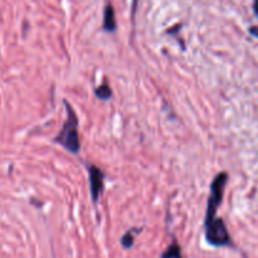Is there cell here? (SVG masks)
I'll return each mask as SVG.
<instances>
[{
  "label": "cell",
  "instance_id": "obj_6",
  "mask_svg": "<svg viewBox=\"0 0 258 258\" xmlns=\"http://www.w3.org/2000/svg\"><path fill=\"white\" fill-rule=\"evenodd\" d=\"M139 233H140V229L138 228L130 229V231L126 232V233L123 234L122 238H121V244H122L123 248L125 249L131 248L134 244V241H135V236Z\"/></svg>",
  "mask_w": 258,
  "mask_h": 258
},
{
  "label": "cell",
  "instance_id": "obj_2",
  "mask_svg": "<svg viewBox=\"0 0 258 258\" xmlns=\"http://www.w3.org/2000/svg\"><path fill=\"white\" fill-rule=\"evenodd\" d=\"M227 181H228V174L227 173H219L214 178V180L212 181L211 194H209L208 204H207L206 222H204V224L211 223L213 219H216L217 209L222 204V199H223L224 188L227 185Z\"/></svg>",
  "mask_w": 258,
  "mask_h": 258
},
{
  "label": "cell",
  "instance_id": "obj_5",
  "mask_svg": "<svg viewBox=\"0 0 258 258\" xmlns=\"http://www.w3.org/2000/svg\"><path fill=\"white\" fill-rule=\"evenodd\" d=\"M117 24H116L115 19V10H113L112 5L107 4L105 7V12H103V29L106 32H115Z\"/></svg>",
  "mask_w": 258,
  "mask_h": 258
},
{
  "label": "cell",
  "instance_id": "obj_8",
  "mask_svg": "<svg viewBox=\"0 0 258 258\" xmlns=\"http://www.w3.org/2000/svg\"><path fill=\"white\" fill-rule=\"evenodd\" d=\"M96 96L101 100H110L111 96H112V91H111V87L108 83H103V85L98 86L95 91Z\"/></svg>",
  "mask_w": 258,
  "mask_h": 258
},
{
  "label": "cell",
  "instance_id": "obj_4",
  "mask_svg": "<svg viewBox=\"0 0 258 258\" xmlns=\"http://www.w3.org/2000/svg\"><path fill=\"white\" fill-rule=\"evenodd\" d=\"M88 176H90L91 198L96 203L103 191V173L97 166L90 165V168H88Z\"/></svg>",
  "mask_w": 258,
  "mask_h": 258
},
{
  "label": "cell",
  "instance_id": "obj_7",
  "mask_svg": "<svg viewBox=\"0 0 258 258\" xmlns=\"http://www.w3.org/2000/svg\"><path fill=\"white\" fill-rule=\"evenodd\" d=\"M161 258H183V256H181V248L178 244V242L174 241L166 248V251L161 254Z\"/></svg>",
  "mask_w": 258,
  "mask_h": 258
},
{
  "label": "cell",
  "instance_id": "obj_3",
  "mask_svg": "<svg viewBox=\"0 0 258 258\" xmlns=\"http://www.w3.org/2000/svg\"><path fill=\"white\" fill-rule=\"evenodd\" d=\"M206 226V239L214 247H224L231 243V236L223 219L216 218Z\"/></svg>",
  "mask_w": 258,
  "mask_h": 258
},
{
  "label": "cell",
  "instance_id": "obj_9",
  "mask_svg": "<svg viewBox=\"0 0 258 258\" xmlns=\"http://www.w3.org/2000/svg\"><path fill=\"white\" fill-rule=\"evenodd\" d=\"M248 30H249V34L253 35V37L258 38V27H256V25H254V27H251V28H249Z\"/></svg>",
  "mask_w": 258,
  "mask_h": 258
},
{
  "label": "cell",
  "instance_id": "obj_10",
  "mask_svg": "<svg viewBox=\"0 0 258 258\" xmlns=\"http://www.w3.org/2000/svg\"><path fill=\"white\" fill-rule=\"evenodd\" d=\"M253 13L258 18V0H253Z\"/></svg>",
  "mask_w": 258,
  "mask_h": 258
},
{
  "label": "cell",
  "instance_id": "obj_1",
  "mask_svg": "<svg viewBox=\"0 0 258 258\" xmlns=\"http://www.w3.org/2000/svg\"><path fill=\"white\" fill-rule=\"evenodd\" d=\"M64 106L67 108L68 117L60 133L55 136L54 141L62 145L70 153L77 154L81 149L80 134H78V118L70 103H67V101H64Z\"/></svg>",
  "mask_w": 258,
  "mask_h": 258
}]
</instances>
